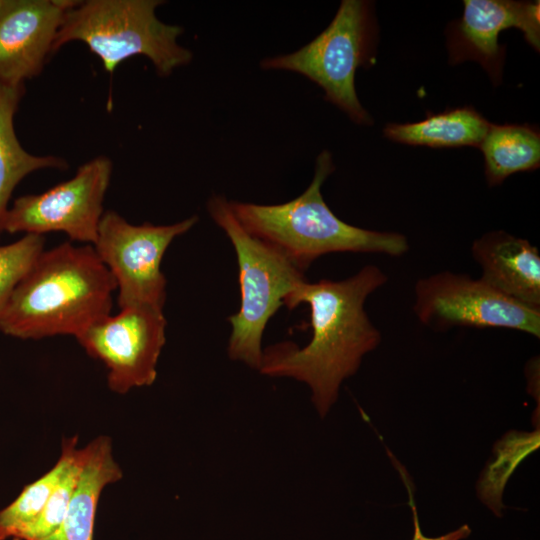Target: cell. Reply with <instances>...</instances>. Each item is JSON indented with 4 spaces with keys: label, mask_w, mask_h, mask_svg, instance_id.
<instances>
[{
    "label": "cell",
    "mask_w": 540,
    "mask_h": 540,
    "mask_svg": "<svg viewBox=\"0 0 540 540\" xmlns=\"http://www.w3.org/2000/svg\"><path fill=\"white\" fill-rule=\"evenodd\" d=\"M387 282V275L367 265L340 281L300 282L285 298L294 309L310 308L312 337L303 348L291 342L275 344L262 354L259 370L269 376L292 377L306 383L312 401L324 416L337 400L341 383L354 375L365 354L381 342V333L368 317L366 299Z\"/></svg>",
    "instance_id": "cell-1"
},
{
    "label": "cell",
    "mask_w": 540,
    "mask_h": 540,
    "mask_svg": "<svg viewBox=\"0 0 540 540\" xmlns=\"http://www.w3.org/2000/svg\"><path fill=\"white\" fill-rule=\"evenodd\" d=\"M117 290L91 245L62 243L44 250L12 293L0 331L21 339L76 337L110 314Z\"/></svg>",
    "instance_id": "cell-2"
},
{
    "label": "cell",
    "mask_w": 540,
    "mask_h": 540,
    "mask_svg": "<svg viewBox=\"0 0 540 540\" xmlns=\"http://www.w3.org/2000/svg\"><path fill=\"white\" fill-rule=\"evenodd\" d=\"M334 170L331 153L323 150L317 156L312 182L295 199L273 205L229 201L230 208L248 233L303 272L315 259L330 253L406 254L409 242L405 235L356 227L335 215L321 193Z\"/></svg>",
    "instance_id": "cell-3"
},
{
    "label": "cell",
    "mask_w": 540,
    "mask_h": 540,
    "mask_svg": "<svg viewBox=\"0 0 540 540\" xmlns=\"http://www.w3.org/2000/svg\"><path fill=\"white\" fill-rule=\"evenodd\" d=\"M160 0L78 1L64 15L56 34L53 53L71 41L84 42L113 73L135 55L150 59L157 74L170 76L192 61V52L178 43L183 27L162 22L156 16Z\"/></svg>",
    "instance_id": "cell-4"
},
{
    "label": "cell",
    "mask_w": 540,
    "mask_h": 540,
    "mask_svg": "<svg viewBox=\"0 0 540 540\" xmlns=\"http://www.w3.org/2000/svg\"><path fill=\"white\" fill-rule=\"evenodd\" d=\"M212 220L225 232L237 257L241 304L228 321L232 331L228 353L259 369L262 336L285 298L305 279L304 272L279 251L248 233L234 216L229 200L213 195L207 202Z\"/></svg>",
    "instance_id": "cell-5"
},
{
    "label": "cell",
    "mask_w": 540,
    "mask_h": 540,
    "mask_svg": "<svg viewBox=\"0 0 540 540\" xmlns=\"http://www.w3.org/2000/svg\"><path fill=\"white\" fill-rule=\"evenodd\" d=\"M377 27L372 5L343 0L331 23L300 49L260 61L263 70H284L305 76L356 124L371 125L372 118L355 89L358 68L374 59Z\"/></svg>",
    "instance_id": "cell-6"
},
{
    "label": "cell",
    "mask_w": 540,
    "mask_h": 540,
    "mask_svg": "<svg viewBox=\"0 0 540 540\" xmlns=\"http://www.w3.org/2000/svg\"><path fill=\"white\" fill-rule=\"evenodd\" d=\"M198 220L193 215L171 225H133L115 211L103 213L92 246L114 278L120 309L138 305L163 309L167 281L162 258L171 242Z\"/></svg>",
    "instance_id": "cell-7"
},
{
    "label": "cell",
    "mask_w": 540,
    "mask_h": 540,
    "mask_svg": "<svg viewBox=\"0 0 540 540\" xmlns=\"http://www.w3.org/2000/svg\"><path fill=\"white\" fill-rule=\"evenodd\" d=\"M413 311L423 325L436 330L506 328L540 336V310L463 273L441 271L418 279Z\"/></svg>",
    "instance_id": "cell-8"
},
{
    "label": "cell",
    "mask_w": 540,
    "mask_h": 540,
    "mask_svg": "<svg viewBox=\"0 0 540 540\" xmlns=\"http://www.w3.org/2000/svg\"><path fill=\"white\" fill-rule=\"evenodd\" d=\"M112 175V162L97 156L76 174L40 194L16 198L1 222V232L42 235L64 232L72 240L93 245L103 216V201Z\"/></svg>",
    "instance_id": "cell-9"
},
{
    "label": "cell",
    "mask_w": 540,
    "mask_h": 540,
    "mask_svg": "<svg viewBox=\"0 0 540 540\" xmlns=\"http://www.w3.org/2000/svg\"><path fill=\"white\" fill-rule=\"evenodd\" d=\"M166 326L163 309L130 306L96 320L75 338L105 365L109 388L124 394L155 381Z\"/></svg>",
    "instance_id": "cell-10"
},
{
    "label": "cell",
    "mask_w": 540,
    "mask_h": 540,
    "mask_svg": "<svg viewBox=\"0 0 540 540\" xmlns=\"http://www.w3.org/2000/svg\"><path fill=\"white\" fill-rule=\"evenodd\" d=\"M461 18L449 24L447 48L449 62H478L492 83L499 85L505 62V47L499 34L509 28L522 31L526 42L540 50L539 1L465 0Z\"/></svg>",
    "instance_id": "cell-11"
},
{
    "label": "cell",
    "mask_w": 540,
    "mask_h": 540,
    "mask_svg": "<svg viewBox=\"0 0 540 540\" xmlns=\"http://www.w3.org/2000/svg\"><path fill=\"white\" fill-rule=\"evenodd\" d=\"M77 3L8 1L0 12V83L20 86L41 73L65 13Z\"/></svg>",
    "instance_id": "cell-12"
},
{
    "label": "cell",
    "mask_w": 540,
    "mask_h": 540,
    "mask_svg": "<svg viewBox=\"0 0 540 540\" xmlns=\"http://www.w3.org/2000/svg\"><path fill=\"white\" fill-rule=\"evenodd\" d=\"M471 256L480 266L484 282L540 310V254L536 246L527 239L495 230L472 242Z\"/></svg>",
    "instance_id": "cell-13"
},
{
    "label": "cell",
    "mask_w": 540,
    "mask_h": 540,
    "mask_svg": "<svg viewBox=\"0 0 540 540\" xmlns=\"http://www.w3.org/2000/svg\"><path fill=\"white\" fill-rule=\"evenodd\" d=\"M121 477L122 470L112 455L111 440L101 436L91 441L83 448L80 472L64 519L44 540H93L101 493Z\"/></svg>",
    "instance_id": "cell-14"
},
{
    "label": "cell",
    "mask_w": 540,
    "mask_h": 540,
    "mask_svg": "<svg viewBox=\"0 0 540 540\" xmlns=\"http://www.w3.org/2000/svg\"><path fill=\"white\" fill-rule=\"evenodd\" d=\"M491 123L473 107L447 109L414 123H389L384 136L394 142L432 148L479 147Z\"/></svg>",
    "instance_id": "cell-15"
},
{
    "label": "cell",
    "mask_w": 540,
    "mask_h": 540,
    "mask_svg": "<svg viewBox=\"0 0 540 540\" xmlns=\"http://www.w3.org/2000/svg\"><path fill=\"white\" fill-rule=\"evenodd\" d=\"M24 92V85L0 83V234L1 222L9 208L11 195L27 175L45 168L68 167L62 158L33 155L20 144L15 133L14 116Z\"/></svg>",
    "instance_id": "cell-16"
},
{
    "label": "cell",
    "mask_w": 540,
    "mask_h": 540,
    "mask_svg": "<svg viewBox=\"0 0 540 540\" xmlns=\"http://www.w3.org/2000/svg\"><path fill=\"white\" fill-rule=\"evenodd\" d=\"M479 148L490 187L500 185L512 174L540 166V133L535 126L490 124Z\"/></svg>",
    "instance_id": "cell-17"
},
{
    "label": "cell",
    "mask_w": 540,
    "mask_h": 540,
    "mask_svg": "<svg viewBox=\"0 0 540 540\" xmlns=\"http://www.w3.org/2000/svg\"><path fill=\"white\" fill-rule=\"evenodd\" d=\"M77 443V437L65 439L55 465L43 476L25 486L9 505L0 509V540H22L72 464L78 450Z\"/></svg>",
    "instance_id": "cell-18"
},
{
    "label": "cell",
    "mask_w": 540,
    "mask_h": 540,
    "mask_svg": "<svg viewBox=\"0 0 540 540\" xmlns=\"http://www.w3.org/2000/svg\"><path fill=\"white\" fill-rule=\"evenodd\" d=\"M539 446V431L533 433L511 432L495 451L497 458L487 468L479 481V496L492 511L500 515L503 508L502 491L519 462Z\"/></svg>",
    "instance_id": "cell-19"
},
{
    "label": "cell",
    "mask_w": 540,
    "mask_h": 540,
    "mask_svg": "<svg viewBox=\"0 0 540 540\" xmlns=\"http://www.w3.org/2000/svg\"><path fill=\"white\" fill-rule=\"evenodd\" d=\"M44 243L42 235L26 234L0 245V317L15 288L44 251Z\"/></svg>",
    "instance_id": "cell-20"
},
{
    "label": "cell",
    "mask_w": 540,
    "mask_h": 540,
    "mask_svg": "<svg viewBox=\"0 0 540 540\" xmlns=\"http://www.w3.org/2000/svg\"><path fill=\"white\" fill-rule=\"evenodd\" d=\"M83 458V448L76 456L56 486L38 519L24 534L22 540H44L62 523L72 497Z\"/></svg>",
    "instance_id": "cell-21"
},
{
    "label": "cell",
    "mask_w": 540,
    "mask_h": 540,
    "mask_svg": "<svg viewBox=\"0 0 540 540\" xmlns=\"http://www.w3.org/2000/svg\"><path fill=\"white\" fill-rule=\"evenodd\" d=\"M410 505L412 507V513H413V523H414V534L412 540H462L464 538H467L470 533L471 529L468 525H463L460 528L449 532L445 535L438 536V537H427L423 535L420 529L418 516H417V510L416 506L414 505L412 496H410Z\"/></svg>",
    "instance_id": "cell-22"
},
{
    "label": "cell",
    "mask_w": 540,
    "mask_h": 540,
    "mask_svg": "<svg viewBox=\"0 0 540 540\" xmlns=\"http://www.w3.org/2000/svg\"><path fill=\"white\" fill-rule=\"evenodd\" d=\"M9 0H0V12L3 10V8L7 5Z\"/></svg>",
    "instance_id": "cell-23"
}]
</instances>
